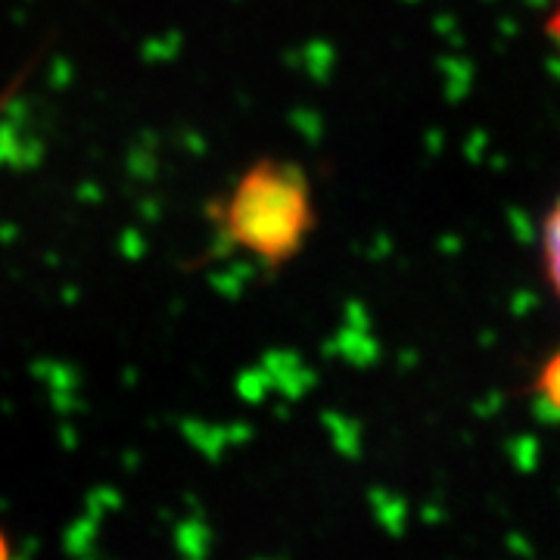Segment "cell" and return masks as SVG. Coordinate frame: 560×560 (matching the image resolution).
Masks as SVG:
<instances>
[{
  "mask_svg": "<svg viewBox=\"0 0 560 560\" xmlns=\"http://www.w3.org/2000/svg\"><path fill=\"white\" fill-rule=\"evenodd\" d=\"M221 237L265 265H283L302 249L315 212L308 180L296 165L256 162L221 209Z\"/></svg>",
  "mask_w": 560,
  "mask_h": 560,
  "instance_id": "6da1fadb",
  "label": "cell"
},
{
  "mask_svg": "<svg viewBox=\"0 0 560 560\" xmlns=\"http://www.w3.org/2000/svg\"><path fill=\"white\" fill-rule=\"evenodd\" d=\"M541 259H545V275L551 280L555 293L560 300V197L551 206V212L545 215L541 228Z\"/></svg>",
  "mask_w": 560,
  "mask_h": 560,
  "instance_id": "7a4b0ae2",
  "label": "cell"
},
{
  "mask_svg": "<svg viewBox=\"0 0 560 560\" xmlns=\"http://www.w3.org/2000/svg\"><path fill=\"white\" fill-rule=\"evenodd\" d=\"M539 386H541V393H545V399L551 401L555 408H560V352L545 364Z\"/></svg>",
  "mask_w": 560,
  "mask_h": 560,
  "instance_id": "3957f363",
  "label": "cell"
},
{
  "mask_svg": "<svg viewBox=\"0 0 560 560\" xmlns=\"http://www.w3.org/2000/svg\"><path fill=\"white\" fill-rule=\"evenodd\" d=\"M548 3V35L560 50V0H545Z\"/></svg>",
  "mask_w": 560,
  "mask_h": 560,
  "instance_id": "277c9868",
  "label": "cell"
}]
</instances>
